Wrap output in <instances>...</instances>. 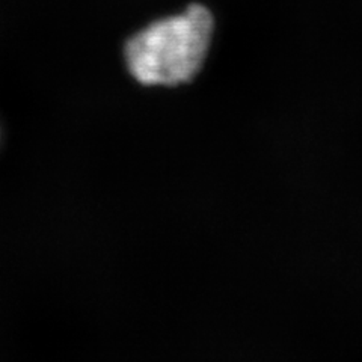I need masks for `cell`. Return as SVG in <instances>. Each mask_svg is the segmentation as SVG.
Instances as JSON below:
<instances>
[{
	"instance_id": "cell-1",
	"label": "cell",
	"mask_w": 362,
	"mask_h": 362,
	"mask_svg": "<svg viewBox=\"0 0 362 362\" xmlns=\"http://www.w3.org/2000/svg\"><path fill=\"white\" fill-rule=\"evenodd\" d=\"M211 35L210 11L192 5L185 13L158 20L129 40L124 50L129 71L145 86L189 83L206 61Z\"/></svg>"
}]
</instances>
